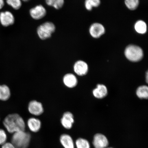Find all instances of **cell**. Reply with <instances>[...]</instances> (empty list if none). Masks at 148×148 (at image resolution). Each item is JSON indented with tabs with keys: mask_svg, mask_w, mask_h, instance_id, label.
<instances>
[{
	"mask_svg": "<svg viewBox=\"0 0 148 148\" xmlns=\"http://www.w3.org/2000/svg\"><path fill=\"white\" fill-rule=\"evenodd\" d=\"M105 29L103 26L101 24L95 23L90 26L89 32L91 36L94 38H98L104 34Z\"/></svg>",
	"mask_w": 148,
	"mask_h": 148,
	"instance_id": "8",
	"label": "cell"
},
{
	"mask_svg": "<svg viewBox=\"0 0 148 148\" xmlns=\"http://www.w3.org/2000/svg\"><path fill=\"white\" fill-rule=\"evenodd\" d=\"M107 94L106 87L103 84L97 85V88L93 90L94 96L97 99H102L106 97Z\"/></svg>",
	"mask_w": 148,
	"mask_h": 148,
	"instance_id": "15",
	"label": "cell"
},
{
	"mask_svg": "<svg viewBox=\"0 0 148 148\" xmlns=\"http://www.w3.org/2000/svg\"><path fill=\"white\" fill-rule=\"evenodd\" d=\"M7 139V136L6 133L3 129H0V145L6 143Z\"/></svg>",
	"mask_w": 148,
	"mask_h": 148,
	"instance_id": "24",
	"label": "cell"
},
{
	"mask_svg": "<svg viewBox=\"0 0 148 148\" xmlns=\"http://www.w3.org/2000/svg\"><path fill=\"white\" fill-rule=\"evenodd\" d=\"M28 127L31 132L36 133L40 131L41 127V122L37 118H31L27 121Z\"/></svg>",
	"mask_w": 148,
	"mask_h": 148,
	"instance_id": "12",
	"label": "cell"
},
{
	"mask_svg": "<svg viewBox=\"0 0 148 148\" xmlns=\"http://www.w3.org/2000/svg\"></svg>",
	"mask_w": 148,
	"mask_h": 148,
	"instance_id": "28",
	"label": "cell"
},
{
	"mask_svg": "<svg viewBox=\"0 0 148 148\" xmlns=\"http://www.w3.org/2000/svg\"><path fill=\"white\" fill-rule=\"evenodd\" d=\"M134 29L136 32L139 34H145L147 31V24L143 20H138L135 24Z\"/></svg>",
	"mask_w": 148,
	"mask_h": 148,
	"instance_id": "17",
	"label": "cell"
},
{
	"mask_svg": "<svg viewBox=\"0 0 148 148\" xmlns=\"http://www.w3.org/2000/svg\"><path fill=\"white\" fill-rule=\"evenodd\" d=\"M28 109L29 112L35 116H40L44 112V108L42 103L36 100L29 102Z\"/></svg>",
	"mask_w": 148,
	"mask_h": 148,
	"instance_id": "7",
	"label": "cell"
},
{
	"mask_svg": "<svg viewBox=\"0 0 148 148\" xmlns=\"http://www.w3.org/2000/svg\"><path fill=\"white\" fill-rule=\"evenodd\" d=\"M22 1L24 2H29L31 0H21Z\"/></svg>",
	"mask_w": 148,
	"mask_h": 148,
	"instance_id": "27",
	"label": "cell"
},
{
	"mask_svg": "<svg viewBox=\"0 0 148 148\" xmlns=\"http://www.w3.org/2000/svg\"><path fill=\"white\" fill-rule=\"evenodd\" d=\"M7 4L15 10L21 8L22 1L21 0H5Z\"/></svg>",
	"mask_w": 148,
	"mask_h": 148,
	"instance_id": "21",
	"label": "cell"
},
{
	"mask_svg": "<svg viewBox=\"0 0 148 148\" xmlns=\"http://www.w3.org/2000/svg\"><path fill=\"white\" fill-rule=\"evenodd\" d=\"M75 144L77 148H90L89 142L84 138L77 139L76 140Z\"/></svg>",
	"mask_w": 148,
	"mask_h": 148,
	"instance_id": "23",
	"label": "cell"
},
{
	"mask_svg": "<svg viewBox=\"0 0 148 148\" xmlns=\"http://www.w3.org/2000/svg\"><path fill=\"white\" fill-rule=\"evenodd\" d=\"M11 92L10 88L7 85H0V100L6 101L10 98Z\"/></svg>",
	"mask_w": 148,
	"mask_h": 148,
	"instance_id": "16",
	"label": "cell"
},
{
	"mask_svg": "<svg viewBox=\"0 0 148 148\" xmlns=\"http://www.w3.org/2000/svg\"><path fill=\"white\" fill-rule=\"evenodd\" d=\"M3 124L10 134L25 131L26 125L23 118L17 114H9L5 118Z\"/></svg>",
	"mask_w": 148,
	"mask_h": 148,
	"instance_id": "1",
	"label": "cell"
},
{
	"mask_svg": "<svg viewBox=\"0 0 148 148\" xmlns=\"http://www.w3.org/2000/svg\"><path fill=\"white\" fill-rule=\"evenodd\" d=\"M92 144L95 148H106L108 146V141L104 135L98 134L94 136Z\"/></svg>",
	"mask_w": 148,
	"mask_h": 148,
	"instance_id": "9",
	"label": "cell"
},
{
	"mask_svg": "<svg viewBox=\"0 0 148 148\" xmlns=\"http://www.w3.org/2000/svg\"><path fill=\"white\" fill-rule=\"evenodd\" d=\"M14 22V16L12 12L9 11L0 12V24L3 27H10L13 25Z\"/></svg>",
	"mask_w": 148,
	"mask_h": 148,
	"instance_id": "5",
	"label": "cell"
},
{
	"mask_svg": "<svg viewBox=\"0 0 148 148\" xmlns=\"http://www.w3.org/2000/svg\"><path fill=\"white\" fill-rule=\"evenodd\" d=\"M74 71L79 76L86 75L88 71V66L86 63L82 60L77 61L74 64Z\"/></svg>",
	"mask_w": 148,
	"mask_h": 148,
	"instance_id": "10",
	"label": "cell"
},
{
	"mask_svg": "<svg viewBox=\"0 0 148 148\" xmlns=\"http://www.w3.org/2000/svg\"><path fill=\"white\" fill-rule=\"evenodd\" d=\"M136 93L140 99H147L148 97V87L145 86H140L137 90Z\"/></svg>",
	"mask_w": 148,
	"mask_h": 148,
	"instance_id": "19",
	"label": "cell"
},
{
	"mask_svg": "<svg viewBox=\"0 0 148 148\" xmlns=\"http://www.w3.org/2000/svg\"><path fill=\"white\" fill-rule=\"evenodd\" d=\"M63 81L64 84L68 88H70L75 87L77 83L76 77L72 73H68L65 75Z\"/></svg>",
	"mask_w": 148,
	"mask_h": 148,
	"instance_id": "13",
	"label": "cell"
},
{
	"mask_svg": "<svg viewBox=\"0 0 148 148\" xmlns=\"http://www.w3.org/2000/svg\"><path fill=\"white\" fill-rule=\"evenodd\" d=\"M29 13L33 19L39 20L45 17L47 14V11L43 5H39L31 8Z\"/></svg>",
	"mask_w": 148,
	"mask_h": 148,
	"instance_id": "6",
	"label": "cell"
},
{
	"mask_svg": "<svg viewBox=\"0 0 148 148\" xmlns=\"http://www.w3.org/2000/svg\"><path fill=\"white\" fill-rule=\"evenodd\" d=\"M55 24L51 22H46L38 27L37 33L39 38L42 40L47 39L52 36L56 30Z\"/></svg>",
	"mask_w": 148,
	"mask_h": 148,
	"instance_id": "4",
	"label": "cell"
},
{
	"mask_svg": "<svg viewBox=\"0 0 148 148\" xmlns=\"http://www.w3.org/2000/svg\"><path fill=\"white\" fill-rule=\"evenodd\" d=\"M60 141L64 148H75L73 138L69 134H62L60 136Z\"/></svg>",
	"mask_w": 148,
	"mask_h": 148,
	"instance_id": "14",
	"label": "cell"
},
{
	"mask_svg": "<svg viewBox=\"0 0 148 148\" xmlns=\"http://www.w3.org/2000/svg\"><path fill=\"white\" fill-rule=\"evenodd\" d=\"M125 54L127 60L134 62L141 60L143 58L144 55L141 48L134 45L127 46L125 50Z\"/></svg>",
	"mask_w": 148,
	"mask_h": 148,
	"instance_id": "3",
	"label": "cell"
},
{
	"mask_svg": "<svg viewBox=\"0 0 148 148\" xmlns=\"http://www.w3.org/2000/svg\"><path fill=\"white\" fill-rule=\"evenodd\" d=\"M5 5V0H0V10L2 9Z\"/></svg>",
	"mask_w": 148,
	"mask_h": 148,
	"instance_id": "26",
	"label": "cell"
},
{
	"mask_svg": "<svg viewBox=\"0 0 148 148\" xmlns=\"http://www.w3.org/2000/svg\"><path fill=\"white\" fill-rule=\"evenodd\" d=\"M1 148H16L12 143L7 142L3 144Z\"/></svg>",
	"mask_w": 148,
	"mask_h": 148,
	"instance_id": "25",
	"label": "cell"
},
{
	"mask_svg": "<svg viewBox=\"0 0 148 148\" xmlns=\"http://www.w3.org/2000/svg\"><path fill=\"white\" fill-rule=\"evenodd\" d=\"M126 6L130 10H134L137 8L139 5V0H125Z\"/></svg>",
	"mask_w": 148,
	"mask_h": 148,
	"instance_id": "22",
	"label": "cell"
},
{
	"mask_svg": "<svg viewBox=\"0 0 148 148\" xmlns=\"http://www.w3.org/2000/svg\"><path fill=\"white\" fill-rule=\"evenodd\" d=\"M31 134L25 131L14 133L12 138V143L16 148H27L30 144Z\"/></svg>",
	"mask_w": 148,
	"mask_h": 148,
	"instance_id": "2",
	"label": "cell"
},
{
	"mask_svg": "<svg viewBox=\"0 0 148 148\" xmlns=\"http://www.w3.org/2000/svg\"><path fill=\"white\" fill-rule=\"evenodd\" d=\"M74 123L73 114L69 112H64L61 119V123L64 128L70 129L73 127Z\"/></svg>",
	"mask_w": 148,
	"mask_h": 148,
	"instance_id": "11",
	"label": "cell"
},
{
	"mask_svg": "<svg viewBox=\"0 0 148 148\" xmlns=\"http://www.w3.org/2000/svg\"><path fill=\"white\" fill-rule=\"evenodd\" d=\"M45 1L48 5L53 7L57 10L62 8L64 3V0H45Z\"/></svg>",
	"mask_w": 148,
	"mask_h": 148,
	"instance_id": "18",
	"label": "cell"
},
{
	"mask_svg": "<svg viewBox=\"0 0 148 148\" xmlns=\"http://www.w3.org/2000/svg\"><path fill=\"white\" fill-rule=\"evenodd\" d=\"M100 3V0H86L85 5L87 10L91 11L92 7H99Z\"/></svg>",
	"mask_w": 148,
	"mask_h": 148,
	"instance_id": "20",
	"label": "cell"
}]
</instances>
